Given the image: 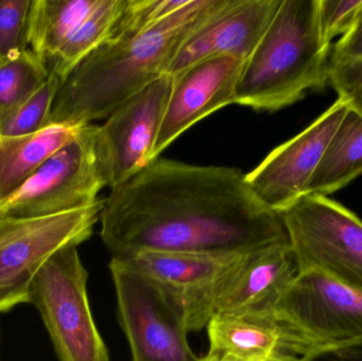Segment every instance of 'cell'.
Segmentation results:
<instances>
[{
    "label": "cell",
    "instance_id": "cell-13",
    "mask_svg": "<svg viewBox=\"0 0 362 361\" xmlns=\"http://www.w3.org/2000/svg\"><path fill=\"white\" fill-rule=\"evenodd\" d=\"M246 61L223 55L199 61L174 76L173 89L151 163L185 131L209 114L235 104V89Z\"/></svg>",
    "mask_w": 362,
    "mask_h": 361
},
{
    "label": "cell",
    "instance_id": "cell-25",
    "mask_svg": "<svg viewBox=\"0 0 362 361\" xmlns=\"http://www.w3.org/2000/svg\"><path fill=\"white\" fill-rule=\"evenodd\" d=\"M361 6L362 0H319V25L327 44L351 29Z\"/></svg>",
    "mask_w": 362,
    "mask_h": 361
},
{
    "label": "cell",
    "instance_id": "cell-20",
    "mask_svg": "<svg viewBox=\"0 0 362 361\" xmlns=\"http://www.w3.org/2000/svg\"><path fill=\"white\" fill-rule=\"evenodd\" d=\"M127 4V0H100L97 8L47 63L49 73L63 82L82 59L110 38Z\"/></svg>",
    "mask_w": 362,
    "mask_h": 361
},
{
    "label": "cell",
    "instance_id": "cell-30",
    "mask_svg": "<svg viewBox=\"0 0 362 361\" xmlns=\"http://www.w3.org/2000/svg\"><path fill=\"white\" fill-rule=\"evenodd\" d=\"M0 337H1V335H0Z\"/></svg>",
    "mask_w": 362,
    "mask_h": 361
},
{
    "label": "cell",
    "instance_id": "cell-11",
    "mask_svg": "<svg viewBox=\"0 0 362 361\" xmlns=\"http://www.w3.org/2000/svg\"><path fill=\"white\" fill-rule=\"evenodd\" d=\"M165 74L121 104L98 126L95 148L106 187L117 188L151 163L173 89Z\"/></svg>",
    "mask_w": 362,
    "mask_h": 361
},
{
    "label": "cell",
    "instance_id": "cell-10",
    "mask_svg": "<svg viewBox=\"0 0 362 361\" xmlns=\"http://www.w3.org/2000/svg\"><path fill=\"white\" fill-rule=\"evenodd\" d=\"M243 254L144 251L114 258L156 282L180 307L189 332L206 328Z\"/></svg>",
    "mask_w": 362,
    "mask_h": 361
},
{
    "label": "cell",
    "instance_id": "cell-21",
    "mask_svg": "<svg viewBox=\"0 0 362 361\" xmlns=\"http://www.w3.org/2000/svg\"><path fill=\"white\" fill-rule=\"evenodd\" d=\"M49 76L46 65L31 50L0 64V119L25 103Z\"/></svg>",
    "mask_w": 362,
    "mask_h": 361
},
{
    "label": "cell",
    "instance_id": "cell-14",
    "mask_svg": "<svg viewBox=\"0 0 362 361\" xmlns=\"http://www.w3.org/2000/svg\"><path fill=\"white\" fill-rule=\"evenodd\" d=\"M283 0H230L181 47L168 69L176 76L212 57H238L246 61L276 16Z\"/></svg>",
    "mask_w": 362,
    "mask_h": 361
},
{
    "label": "cell",
    "instance_id": "cell-16",
    "mask_svg": "<svg viewBox=\"0 0 362 361\" xmlns=\"http://www.w3.org/2000/svg\"><path fill=\"white\" fill-rule=\"evenodd\" d=\"M208 354L235 361H302L272 313L216 314L206 326Z\"/></svg>",
    "mask_w": 362,
    "mask_h": 361
},
{
    "label": "cell",
    "instance_id": "cell-8",
    "mask_svg": "<svg viewBox=\"0 0 362 361\" xmlns=\"http://www.w3.org/2000/svg\"><path fill=\"white\" fill-rule=\"evenodd\" d=\"M97 125L82 126L71 141L53 153L0 207V215L44 218L88 207L105 186L97 148Z\"/></svg>",
    "mask_w": 362,
    "mask_h": 361
},
{
    "label": "cell",
    "instance_id": "cell-19",
    "mask_svg": "<svg viewBox=\"0 0 362 361\" xmlns=\"http://www.w3.org/2000/svg\"><path fill=\"white\" fill-rule=\"evenodd\" d=\"M100 0H32L29 44L47 65L97 8Z\"/></svg>",
    "mask_w": 362,
    "mask_h": 361
},
{
    "label": "cell",
    "instance_id": "cell-12",
    "mask_svg": "<svg viewBox=\"0 0 362 361\" xmlns=\"http://www.w3.org/2000/svg\"><path fill=\"white\" fill-rule=\"evenodd\" d=\"M349 110L337 101L293 139L284 142L249 174L246 180L259 201L280 213L303 196L321 156Z\"/></svg>",
    "mask_w": 362,
    "mask_h": 361
},
{
    "label": "cell",
    "instance_id": "cell-17",
    "mask_svg": "<svg viewBox=\"0 0 362 361\" xmlns=\"http://www.w3.org/2000/svg\"><path fill=\"white\" fill-rule=\"evenodd\" d=\"M82 126L49 125L34 135H0V207L10 199L36 170L62 146L74 140Z\"/></svg>",
    "mask_w": 362,
    "mask_h": 361
},
{
    "label": "cell",
    "instance_id": "cell-26",
    "mask_svg": "<svg viewBox=\"0 0 362 361\" xmlns=\"http://www.w3.org/2000/svg\"><path fill=\"white\" fill-rule=\"evenodd\" d=\"M327 82L351 110L362 117V63L329 61Z\"/></svg>",
    "mask_w": 362,
    "mask_h": 361
},
{
    "label": "cell",
    "instance_id": "cell-23",
    "mask_svg": "<svg viewBox=\"0 0 362 361\" xmlns=\"http://www.w3.org/2000/svg\"><path fill=\"white\" fill-rule=\"evenodd\" d=\"M32 0H0V64L28 51Z\"/></svg>",
    "mask_w": 362,
    "mask_h": 361
},
{
    "label": "cell",
    "instance_id": "cell-3",
    "mask_svg": "<svg viewBox=\"0 0 362 361\" xmlns=\"http://www.w3.org/2000/svg\"><path fill=\"white\" fill-rule=\"evenodd\" d=\"M319 0H283L243 68L235 104L276 112L327 84L332 47L321 33Z\"/></svg>",
    "mask_w": 362,
    "mask_h": 361
},
{
    "label": "cell",
    "instance_id": "cell-29",
    "mask_svg": "<svg viewBox=\"0 0 362 361\" xmlns=\"http://www.w3.org/2000/svg\"><path fill=\"white\" fill-rule=\"evenodd\" d=\"M197 361H235L229 360V358L221 357V356L212 355V354H206L204 357L198 358Z\"/></svg>",
    "mask_w": 362,
    "mask_h": 361
},
{
    "label": "cell",
    "instance_id": "cell-5",
    "mask_svg": "<svg viewBox=\"0 0 362 361\" xmlns=\"http://www.w3.org/2000/svg\"><path fill=\"white\" fill-rule=\"evenodd\" d=\"M298 273H322L362 292V220L327 196L304 194L280 213Z\"/></svg>",
    "mask_w": 362,
    "mask_h": 361
},
{
    "label": "cell",
    "instance_id": "cell-28",
    "mask_svg": "<svg viewBox=\"0 0 362 361\" xmlns=\"http://www.w3.org/2000/svg\"><path fill=\"white\" fill-rule=\"evenodd\" d=\"M312 361H362V341L329 352Z\"/></svg>",
    "mask_w": 362,
    "mask_h": 361
},
{
    "label": "cell",
    "instance_id": "cell-2",
    "mask_svg": "<svg viewBox=\"0 0 362 361\" xmlns=\"http://www.w3.org/2000/svg\"><path fill=\"white\" fill-rule=\"evenodd\" d=\"M229 1L189 0L150 29L104 42L59 85L49 125L84 126L107 118L129 97L167 74L183 44Z\"/></svg>",
    "mask_w": 362,
    "mask_h": 361
},
{
    "label": "cell",
    "instance_id": "cell-4",
    "mask_svg": "<svg viewBox=\"0 0 362 361\" xmlns=\"http://www.w3.org/2000/svg\"><path fill=\"white\" fill-rule=\"evenodd\" d=\"M302 361L362 341V292L322 273H298L272 312Z\"/></svg>",
    "mask_w": 362,
    "mask_h": 361
},
{
    "label": "cell",
    "instance_id": "cell-22",
    "mask_svg": "<svg viewBox=\"0 0 362 361\" xmlns=\"http://www.w3.org/2000/svg\"><path fill=\"white\" fill-rule=\"evenodd\" d=\"M61 81L50 73L48 81L14 112L0 119V135L25 137L49 126V117Z\"/></svg>",
    "mask_w": 362,
    "mask_h": 361
},
{
    "label": "cell",
    "instance_id": "cell-24",
    "mask_svg": "<svg viewBox=\"0 0 362 361\" xmlns=\"http://www.w3.org/2000/svg\"><path fill=\"white\" fill-rule=\"evenodd\" d=\"M189 0H127L110 38L134 35L154 27L185 6ZM108 38V40H110Z\"/></svg>",
    "mask_w": 362,
    "mask_h": 361
},
{
    "label": "cell",
    "instance_id": "cell-15",
    "mask_svg": "<svg viewBox=\"0 0 362 361\" xmlns=\"http://www.w3.org/2000/svg\"><path fill=\"white\" fill-rule=\"evenodd\" d=\"M297 275L288 241L249 252L221 294L215 315L272 313Z\"/></svg>",
    "mask_w": 362,
    "mask_h": 361
},
{
    "label": "cell",
    "instance_id": "cell-9",
    "mask_svg": "<svg viewBox=\"0 0 362 361\" xmlns=\"http://www.w3.org/2000/svg\"><path fill=\"white\" fill-rule=\"evenodd\" d=\"M110 271L133 361H197L187 343L185 318L169 295L117 259L110 261Z\"/></svg>",
    "mask_w": 362,
    "mask_h": 361
},
{
    "label": "cell",
    "instance_id": "cell-6",
    "mask_svg": "<svg viewBox=\"0 0 362 361\" xmlns=\"http://www.w3.org/2000/svg\"><path fill=\"white\" fill-rule=\"evenodd\" d=\"M88 273L78 246L53 254L30 288L29 303L37 309L59 361H110L89 307Z\"/></svg>",
    "mask_w": 362,
    "mask_h": 361
},
{
    "label": "cell",
    "instance_id": "cell-7",
    "mask_svg": "<svg viewBox=\"0 0 362 361\" xmlns=\"http://www.w3.org/2000/svg\"><path fill=\"white\" fill-rule=\"evenodd\" d=\"M105 199L74 211L44 218L0 215V314L29 303L32 282L47 261L63 248L93 235Z\"/></svg>",
    "mask_w": 362,
    "mask_h": 361
},
{
    "label": "cell",
    "instance_id": "cell-18",
    "mask_svg": "<svg viewBox=\"0 0 362 361\" xmlns=\"http://www.w3.org/2000/svg\"><path fill=\"white\" fill-rule=\"evenodd\" d=\"M362 175V117L349 107L327 143L304 194L327 196Z\"/></svg>",
    "mask_w": 362,
    "mask_h": 361
},
{
    "label": "cell",
    "instance_id": "cell-1",
    "mask_svg": "<svg viewBox=\"0 0 362 361\" xmlns=\"http://www.w3.org/2000/svg\"><path fill=\"white\" fill-rule=\"evenodd\" d=\"M112 258L144 251L243 254L288 241L240 169L158 158L112 189L100 215Z\"/></svg>",
    "mask_w": 362,
    "mask_h": 361
},
{
    "label": "cell",
    "instance_id": "cell-27",
    "mask_svg": "<svg viewBox=\"0 0 362 361\" xmlns=\"http://www.w3.org/2000/svg\"><path fill=\"white\" fill-rule=\"evenodd\" d=\"M329 61L362 63V6L351 29L332 48Z\"/></svg>",
    "mask_w": 362,
    "mask_h": 361
}]
</instances>
